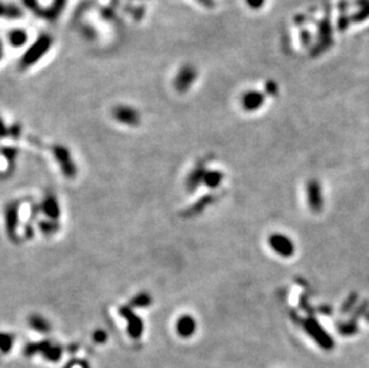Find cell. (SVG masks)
Returning a JSON list of instances; mask_svg holds the SVG:
<instances>
[{
    "instance_id": "obj_1",
    "label": "cell",
    "mask_w": 369,
    "mask_h": 368,
    "mask_svg": "<svg viewBox=\"0 0 369 368\" xmlns=\"http://www.w3.org/2000/svg\"><path fill=\"white\" fill-rule=\"evenodd\" d=\"M54 43V38L49 34H41L36 41L30 45L29 49L24 53L19 62L20 70H28L40 61L43 56L49 52Z\"/></svg>"
},
{
    "instance_id": "obj_2",
    "label": "cell",
    "mask_w": 369,
    "mask_h": 368,
    "mask_svg": "<svg viewBox=\"0 0 369 368\" xmlns=\"http://www.w3.org/2000/svg\"><path fill=\"white\" fill-rule=\"evenodd\" d=\"M303 327L304 330L306 331L322 349L331 350L333 348L335 342L332 341L331 336L324 330V328L321 327L320 323H319L314 317H307L306 319H304Z\"/></svg>"
},
{
    "instance_id": "obj_3",
    "label": "cell",
    "mask_w": 369,
    "mask_h": 368,
    "mask_svg": "<svg viewBox=\"0 0 369 368\" xmlns=\"http://www.w3.org/2000/svg\"><path fill=\"white\" fill-rule=\"evenodd\" d=\"M111 115L115 121L121 125H125L128 127H136L141 122V115L134 107L126 104H119L112 108Z\"/></svg>"
},
{
    "instance_id": "obj_4",
    "label": "cell",
    "mask_w": 369,
    "mask_h": 368,
    "mask_svg": "<svg viewBox=\"0 0 369 368\" xmlns=\"http://www.w3.org/2000/svg\"><path fill=\"white\" fill-rule=\"evenodd\" d=\"M197 78V70L193 65H184L180 67L178 73L176 74L173 86L180 94H184L193 86Z\"/></svg>"
},
{
    "instance_id": "obj_5",
    "label": "cell",
    "mask_w": 369,
    "mask_h": 368,
    "mask_svg": "<svg viewBox=\"0 0 369 368\" xmlns=\"http://www.w3.org/2000/svg\"><path fill=\"white\" fill-rule=\"evenodd\" d=\"M269 244H270L271 249L282 257L293 256L294 250H295L290 238L285 235H281V233H274L269 237Z\"/></svg>"
},
{
    "instance_id": "obj_6",
    "label": "cell",
    "mask_w": 369,
    "mask_h": 368,
    "mask_svg": "<svg viewBox=\"0 0 369 368\" xmlns=\"http://www.w3.org/2000/svg\"><path fill=\"white\" fill-rule=\"evenodd\" d=\"M306 190H307L308 206H310L311 210L315 212V213H319V212L322 210V204H324L321 195L320 183H319L317 179L308 180Z\"/></svg>"
},
{
    "instance_id": "obj_7",
    "label": "cell",
    "mask_w": 369,
    "mask_h": 368,
    "mask_svg": "<svg viewBox=\"0 0 369 368\" xmlns=\"http://www.w3.org/2000/svg\"><path fill=\"white\" fill-rule=\"evenodd\" d=\"M197 323L190 314H183L176 321V332L182 338H189L196 332Z\"/></svg>"
},
{
    "instance_id": "obj_8",
    "label": "cell",
    "mask_w": 369,
    "mask_h": 368,
    "mask_svg": "<svg viewBox=\"0 0 369 368\" xmlns=\"http://www.w3.org/2000/svg\"><path fill=\"white\" fill-rule=\"evenodd\" d=\"M205 172H207V170H205L204 162H200L196 166H195V169L190 172V175L188 177L187 180V187L189 192L196 190L197 187L200 186V183L203 182Z\"/></svg>"
},
{
    "instance_id": "obj_9",
    "label": "cell",
    "mask_w": 369,
    "mask_h": 368,
    "mask_svg": "<svg viewBox=\"0 0 369 368\" xmlns=\"http://www.w3.org/2000/svg\"><path fill=\"white\" fill-rule=\"evenodd\" d=\"M23 11L19 6H17L13 3H5L0 0V18H9V19H17L22 18Z\"/></svg>"
},
{
    "instance_id": "obj_10",
    "label": "cell",
    "mask_w": 369,
    "mask_h": 368,
    "mask_svg": "<svg viewBox=\"0 0 369 368\" xmlns=\"http://www.w3.org/2000/svg\"><path fill=\"white\" fill-rule=\"evenodd\" d=\"M264 97L260 92H249L243 97V107L247 111H255L263 104Z\"/></svg>"
},
{
    "instance_id": "obj_11",
    "label": "cell",
    "mask_w": 369,
    "mask_h": 368,
    "mask_svg": "<svg viewBox=\"0 0 369 368\" xmlns=\"http://www.w3.org/2000/svg\"><path fill=\"white\" fill-rule=\"evenodd\" d=\"M8 40L9 43L15 48L23 47L24 44L27 43L28 40H29V35L24 29H20V28H16V29H12L9 31L8 34Z\"/></svg>"
},
{
    "instance_id": "obj_12",
    "label": "cell",
    "mask_w": 369,
    "mask_h": 368,
    "mask_svg": "<svg viewBox=\"0 0 369 368\" xmlns=\"http://www.w3.org/2000/svg\"><path fill=\"white\" fill-rule=\"evenodd\" d=\"M66 3L67 0H53L52 5L45 11L42 12V15L51 20L56 19L60 16V13L62 12V10L65 9Z\"/></svg>"
},
{
    "instance_id": "obj_13",
    "label": "cell",
    "mask_w": 369,
    "mask_h": 368,
    "mask_svg": "<svg viewBox=\"0 0 369 368\" xmlns=\"http://www.w3.org/2000/svg\"><path fill=\"white\" fill-rule=\"evenodd\" d=\"M223 179V173L221 171H216V170H212V171H207L204 175L203 183L208 188L214 189L221 184Z\"/></svg>"
},
{
    "instance_id": "obj_14",
    "label": "cell",
    "mask_w": 369,
    "mask_h": 368,
    "mask_svg": "<svg viewBox=\"0 0 369 368\" xmlns=\"http://www.w3.org/2000/svg\"><path fill=\"white\" fill-rule=\"evenodd\" d=\"M29 324L34 330L42 332V334H47V332L51 331V324H49V321L43 317L37 316V314L30 317Z\"/></svg>"
},
{
    "instance_id": "obj_15",
    "label": "cell",
    "mask_w": 369,
    "mask_h": 368,
    "mask_svg": "<svg viewBox=\"0 0 369 368\" xmlns=\"http://www.w3.org/2000/svg\"><path fill=\"white\" fill-rule=\"evenodd\" d=\"M61 355H62V349H61V347H59V346L49 344L47 347V349L43 352L44 359L48 361H52V362H56V361H59L60 359H61Z\"/></svg>"
},
{
    "instance_id": "obj_16",
    "label": "cell",
    "mask_w": 369,
    "mask_h": 368,
    "mask_svg": "<svg viewBox=\"0 0 369 368\" xmlns=\"http://www.w3.org/2000/svg\"><path fill=\"white\" fill-rule=\"evenodd\" d=\"M13 343H15V337H13V335L8 334V332H0V352L2 353L11 352Z\"/></svg>"
},
{
    "instance_id": "obj_17",
    "label": "cell",
    "mask_w": 369,
    "mask_h": 368,
    "mask_svg": "<svg viewBox=\"0 0 369 368\" xmlns=\"http://www.w3.org/2000/svg\"><path fill=\"white\" fill-rule=\"evenodd\" d=\"M357 300H358L357 293L356 292H351L350 294L348 295V298L344 300L342 306H340V312L344 313V314L353 312V310L355 309V305H356Z\"/></svg>"
},
{
    "instance_id": "obj_18",
    "label": "cell",
    "mask_w": 369,
    "mask_h": 368,
    "mask_svg": "<svg viewBox=\"0 0 369 368\" xmlns=\"http://www.w3.org/2000/svg\"><path fill=\"white\" fill-rule=\"evenodd\" d=\"M368 310H369V300L368 299L362 300V303L358 304V305L353 310L350 320L357 321L358 318L362 316H365V314L368 313Z\"/></svg>"
},
{
    "instance_id": "obj_19",
    "label": "cell",
    "mask_w": 369,
    "mask_h": 368,
    "mask_svg": "<svg viewBox=\"0 0 369 368\" xmlns=\"http://www.w3.org/2000/svg\"><path fill=\"white\" fill-rule=\"evenodd\" d=\"M338 331L344 336L355 335L358 331L357 323L353 320L344 321V323H338Z\"/></svg>"
},
{
    "instance_id": "obj_20",
    "label": "cell",
    "mask_w": 369,
    "mask_h": 368,
    "mask_svg": "<svg viewBox=\"0 0 369 368\" xmlns=\"http://www.w3.org/2000/svg\"><path fill=\"white\" fill-rule=\"evenodd\" d=\"M299 306L303 309L305 312H306L308 314V317H313L314 314V309L310 305V302H308V298L307 295L304 294L300 296V302H299Z\"/></svg>"
},
{
    "instance_id": "obj_21",
    "label": "cell",
    "mask_w": 369,
    "mask_h": 368,
    "mask_svg": "<svg viewBox=\"0 0 369 368\" xmlns=\"http://www.w3.org/2000/svg\"><path fill=\"white\" fill-rule=\"evenodd\" d=\"M45 204H48L47 207H45V211L48 212V213H51L49 215H51L52 218H59V206H58V202H55V200H48L45 201Z\"/></svg>"
},
{
    "instance_id": "obj_22",
    "label": "cell",
    "mask_w": 369,
    "mask_h": 368,
    "mask_svg": "<svg viewBox=\"0 0 369 368\" xmlns=\"http://www.w3.org/2000/svg\"><path fill=\"white\" fill-rule=\"evenodd\" d=\"M23 3L28 9L31 10V11L38 13V15H42V12H43L41 10L40 5H38V0H23Z\"/></svg>"
},
{
    "instance_id": "obj_23",
    "label": "cell",
    "mask_w": 369,
    "mask_h": 368,
    "mask_svg": "<svg viewBox=\"0 0 369 368\" xmlns=\"http://www.w3.org/2000/svg\"><path fill=\"white\" fill-rule=\"evenodd\" d=\"M94 341L97 343H104L106 341V334L105 331L97 330L94 334Z\"/></svg>"
},
{
    "instance_id": "obj_24",
    "label": "cell",
    "mask_w": 369,
    "mask_h": 368,
    "mask_svg": "<svg viewBox=\"0 0 369 368\" xmlns=\"http://www.w3.org/2000/svg\"><path fill=\"white\" fill-rule=\"evenodd\" d=\"M9 133H10V128H8L5 121L3 120L2 116H0V139H2V137H5L6 135H9Z\"/></svg>"
},
{
    "instance_id": "obj_25",
    "label": "cell",
    "mask_w": 369,
    "mask_h": 368,
    "mask_svg": "<svg viewBox=\"0 0 369 368\" xmlns=\"http://www.w3.org/2000/svg\"><path fill=\"white\" fill-rule=\"evenodd\" d=\"M318 312H320L322 314H331L332 313V309L328 305H321L318 307Z\"/></svg>"
},
{
    "instance_id": "obj_26",
    "label": "cell",
    "mask_w": 369,
    "mask_h": 368,
    "mask_svg": "<svg viewBox=\"0 0 369 368\" xmlns=\"http://www.w3.org/2000/svg\"><path fill=\"white\" fill-rule=\"evenodd\" d=\"M262 2H263V0H249V3L252 6H260L262 4Z\"/></svg>"
},
{
    "instance_id": "obj_27",
    "label": "cell",
    "mask_w": 369,
    "mask_h": 368,
    "mask_svg": "<svg viewBox=\"0 0 369 368\" xmlns=\"http://www.w3.org/2000/svg\"><path fill=\"white\" fill-rule=\"evenodd\" d=\"M3 53H4V48H3V43L2 41H0V60L3 58Z\"/></svg>"
},
{
    "instance_id": "obj_28",
    "label": "cell",
    "mask_w": 369,
    "mask_h": 368,
    "mask_svg": "<svg viewBox=\"0 0 369 368\" xmlns=\"http://www.w3.org/2000/svg\"><path fill=\"white\" fill-rule=\"evenodd\" d=\"M83 368H88V364H87V362L83 363Z\"/></svg>"
},
{
    "instance_id": "obj_29",
    "label": "cell",
    "mask_w": 369,
    "mask_h": 368,
    "mask_svg": "<svg viewBox=\"0 0 369 368\" xmlns=\"http://www.w3.org/2000/svg\"><path fill=\"white\" fill-rule=\"evenodd\" d=\"M202 2H204V3H208V0H202Z\"/></svg>"
}]
</instances>
